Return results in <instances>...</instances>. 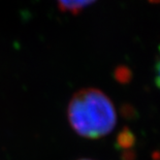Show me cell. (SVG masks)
<instances>
[{"label": "cell", "instance_id": "obj_1", "mask_svg": "<svg viewBox=\"0 0 160 160\" xmlns=\"http://www.w3.org/2000/svg\"><path fill=\"white\" fill-rule=\"evenodd\" d=\"M67 113L73 130L87 138L104 137L117 123L112 100L97 89H84L74 94Z\"/></svg>", "mask_w": 160, "mask_h": 160}, {"label": "cell", "instance_id": "obj_2", "mask_svg": "<svg viewBox=\"0 0 160 160\" xmlns=\"http://www.w3.org/2000/svg\"><path fill=\"white\" fill-rule=\"evenodd\" d=\"M59 8L62 12L78 13L85 8L91 5L96 0H56Z\"/></svg>", "mask_w": 160, "mask_h": 160}, {"label": "cell", "instance_id": "obj_3", "mask_svg": "<svg viewBox=\"0 0 160 160\" xmlns=\"http://www.w3.org/2000/svg\"><path fill=\"white\" fill-rule=\"evenodd\" d=\"M155 80L157 86L160 88V48H159V54L156 59V65H155Z\"/></svg>", "mask_w": 160, "mask_h": 160}, {"label": "cell", "instance_id": "obj_4", "mask_svg": "<svg viewBox=\"0 0 160 160\" xmlns=\"http://www.w3.org/2000/svg\"><path fill=\"white\" fill-rule=\"evenodd\" d=\"M150 1L154 2V3H159V2H160V0H150Z\"/></svg>", "mask_w": 160, "mask_h": 160}, {"label": "cell", "instance_id": "obj_5", "mask_svg": "<svg viewBox=\"0 0 160 160\" xmlns=\"http://www.w3.org/2000/svg\"><path fill=\"white\" fill-rule=\"evenodd\" d=\"M82 160H89V159H82Z\"/></svg>", "mask_w": 160, "mask_h": 160}]
</instances>
